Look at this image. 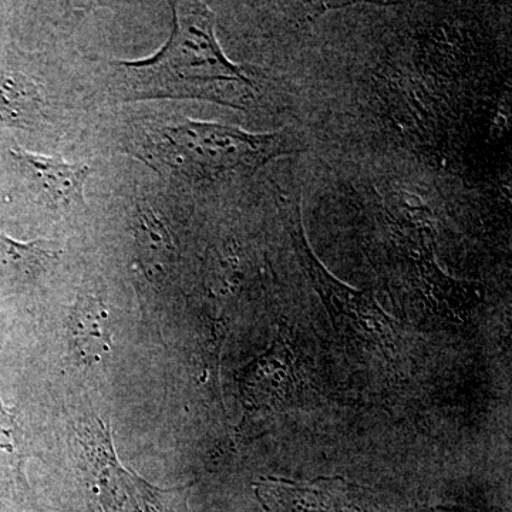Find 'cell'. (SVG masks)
Returning a JSON list of instances; mask_svg holds the SVG:
<instances>
[{"mask_svg": "<svg viewBox=\"0 0 512 512\" xmlns=\"http://www.w3.org/2000/svg\"><path fill=\"white\" fill-rule=\"evenodd\" d=\"M255 490L271 512H359L348 487L340 480L296 484L268 478L256 484Z\"/></svg>", "mask_w": 512, "mask_h": 512, "instance_id": "cell-5", "label": "cell"}, {"mask_svg": "<svg viewBox=\"0 0 512 512\" xmlns=\"http://www.w3.org/2000/svg\"><path fill=\"white\" fill-rule=\"evenodd\" d=\"M70 339L83 362H103L110 352L109 312L101 298L92 293L80 296L69 323Z\"/></svg>", "mask_w": 512, "mask_h": 512, "instance_id": "cell-7", "label": "cell"}, {"mask_svg": "<svg viewBox=\"0 0 512 512\" xmlns=\"http://www.w3.org/2000/svg\"><path fill=\"white\" fill-rule=\"evenodd\" d=\"M12 157L47 207L64 211L84 207V188L93 173L89 165L67 163L62 158L26 150H13Z\"/></svg>", "mask_w": 512, "mask_h": 512, "instance_id": "cell-4", "label": "cell"}, {"mask_svg": "<svg viewBox=\"0 0 512 512\" xmlns=\"http://www.w3.org/2000/svg\"><path fill=\"white\" fill-rule=\"evenodd\" d=\"M57 256L49 242H20L0 234V288H25L45 274Z\"/></svg>", "mask_w": 512, "mask_h": 512, "instance_id": "cell-9", "label": "cell"}, {"mask_svg": "<svg viewBox=\"0 0 512 512\" xmlns=\"http://www.w3.org/2000/svg\"><path fill=\"white\" fill-rule=\"evenodd\" d=\"M281 211L296 258L322 299L336 332L352 345L392 359L399 338L393 319L384 313L372 295L342 284L320 264L305 237L298 195H282Z\"/></svg>", "mask_w": 512, "mask_h": 512, "instance_id": "cell-3", "label": "cell"}, {"mask_svg": "<svg viewBox=\"0 0 512 512\" xmlns=\"http://www.w3.org/2000/svg\"><path fill=\"white\" fill-rule=\"evenodd\" d=\"M173 32L148 59L120 62L128 97L198 99L238 106L235 86H254L241 67L222 52L215 36V16L205 3H171Z\"/></svg>", "mask_w": 512, "mask_h": 512, "instance_id": "cell-1", "label": "cell"}, {"mask_svg": "<svg viewBox=\"0 0 512 512\" xmlns=\"http://www.w3.org/2000/svg\"><path fill=\"white\" fill-rule=\"evenodd\" d=\"M136 237L148 264H165V255L173 249V244L164 222L148 205H138Z\"/></svg>", "mask_w": 512, "mask_h": 512, "instance_id": "cell-10", "label": "cell"}, {"mask_svg": "<svg viewBox=\"0 0 512 512\" xmlns=\"http://www.w3.org/2000/svg\"><path fill=\"white\" fill-rule=\"evenodd\" d=\"M295 148L284 133L252 134L225 124L185 120L148 137L143 156L194 180L252 174Z\"/></svg>", "mask_w": 512, "mask_h": 512, "instance_id": "cell-2", "label": "cell"}, {"mask_svg": "<svg viewBox=\"0 0 512 512\" xmlns=\"http://www.w3.org/2000/svg\"><path fill=\"white\" fill-rule=\"evenodd\" d=\"M32 457L35 453L25 424L0 399V491L26 498L36 507L26 474Z\"/></svg>", "mask_w": 512, "mask_h": 512, "instance_id": "cell-6", "label": "cell"}, {"mask_svg": "<svg viewBox=\"0 0 512 512\" xmlns=\"http://www.w3.org/2000/svg\"><path fill=\"white\" fill-rule=\"evenodd\" d=\"M45 120L46 100L39 84L23 73H0V124L33 130Z\"/></svg>", "mask_w": 512, "mask_h": 512, "instance_id": "cell-8", "label": "cell"}]
</instances>
